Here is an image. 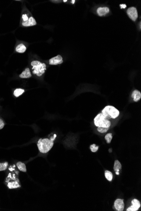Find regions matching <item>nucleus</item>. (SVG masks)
<instances>
[{
  "label": "nucleus",
  "mask_w": 141,
  "mask_h": 211,
  "mask_svg": "<svg viewBox=\"0 0 141 211\" xmlns=\"http://www.w3.org/2000/svg\"><path fill=\"white\" fill-rule=\"evenodd\" d=\"M127 13L129 18L134 22L136 21L138 18V12L137 9L134 7L129 8L127 10Z\"/></svg>",
  "instance_id": "39448f33"
},
{
  "label": "nucleus",
  "mask_w": 141,
  "mask_h": 211,
  "mask_svg": "<svg viewBox=\"0 0 141 211\" xmlns=\"http://www.w3.org/2000/svg\"><path fill=\"white\" fill-rule=\"evenodd\" d=\"M22 18L23 19L24 22H25V21H27L28 20V16H27L26 14H23V16H22Z\"/></svg>",
  "instance_id": "b1692460"
},
{
  "label": "nucleus",
  "mask_w": 141,
  "mask_h": 211,
  "mask_svg": "<svg viewBox=\"0 0 141 211\" xmlns=\"http://www.w3.org/2000/svg\"><path fill=\"white\" fill-rule=\"evenodd\" d=\"M101 113L107 119H116L119 116L120 111L112 105L106 106L102 110Z\"/></svg>",
  "instance_id": "f03ea898"
},
{
  "label": "nucleus",
  "mask_w": 141,
  "mask_h": 211,
  "mask_svg": "<svg viewBox=\"0 0 141 211\" xmlns=\"http://www.w3.org/2000/svg\"><path fill=\"white\" fill-rule=\"evenodd\" d=\"M75 0H72V2H72V3H73V4H74V3H75Z\"/></svg>",
  "instance_id": "a878e982"
},
{
  "label": "nucleus",
  "mask_w": 141,
  "mask_h": 211,
  "mask_svg": "<svg viewBox=\"0 0 141 211\" xmlns=\"http://www.w3.org/2000/svg\"><path fill=\"white\" fill-rule=\"evenodd\" d=\"M120 6L121 9H125L126 7V4H120Z\"/></svg>",
  "instance_id": "393cba45"
},
{
  "label": "nucleus",
  "mask_w": 141,
  "mask_h": 211,
  "mask_svg": "<svg viewBox=\"0 0 141 211\" xmlns=\"http://www.w3.org/2000/svg\"><path fill=\"white\" fill-rule=\"evenodd\" d=\"M8 166V163L5 162L0 163V171H4L6 170Z\"/></svg>",
  "instance_id": "412c9836"
},
{
  "label": "nucleus",
  "mask_w": 141,
  "mask_h": 211,
  "mask_svg": "<svg viewBox=\"0 0 141 211\" xmlns=\"http://www.w3.org/2000/svg\"><path fill=\"white\" fill-rule=\"evenodd\" d=\"M37 23L35 19L33 17H30L27 21L23 22L22 25L24 27H30L35 26L36 25Z\"/></svg>",
  "instance_id": "1a4fd4ad"
},
{
  "label": "nucleus",
  "mask_w": 141,
  "mask_h": 211,
  "mask_svg": "<svg viewBox=\"0 0 141 211\" xmlns=\"http://www.w3.org/2000/svg\"><path fill=\"white\" fill-rule=\"evenodd\" d=\"M132 205L128 208L127 211H137L141 207V203L137 199H134L131 201Z\"/></svg>",
  "instance_id": "423d86ee"
},
{
  "label": "nucleus",
  "mask_w": 141,
  "mask_h": 211,
  "mask_svg": "<svg viewBox=\"0 0 141 211\" xmlns=\"http://www.w3.org/2000/svg\"><path fill=\"white\" fill-rule=\"evenodd\" d=\"M97 12L98 15L100 17H102V16H105L106 14H108L109 12V8L106 7H99L97 9Z\"/></svg>",
  "instance_id": "9d476101"
},
{
  "label": "nucleus",
  "mask_w": 141,
  "mask_h": 211,
  "mask_svg": "<svg viewBox=\"0 0 141 211\" xmlns=\"http://www.w3.org/2000/svg\"><path fill=\"white\" fill-rule=\"evenodd\" d=\"M131 97L135 102H138L141 98V93L138 90H135L133 91Z\"/></svg>",
  "instance_id": "9b49d317"
},
{
  "label": "nucleus",
  "mask_w": 141,
  "mask_h": 211,
  "mask_svg": "<svg viewBox=\"0 0 141 211\" xmlns=\"http://www.w3.org/2000/svg\"><path fill=\"white\" fill-rule=\"evenodd\" d=\"M63 62V58L60 55H58L56 57H52L49 60V64L50 65H60Z\"/></svg>",
  "instance_id": "0eeeda50"
},
{
  "label": "nucleus",
  "mask_w": 141,
  "mask_h": 211,
  "mask_svg": "<svg viewBox=\"0 0 141 211\" xmlns=\"http://www.w3.org/2000/svg\"><path fill=\"white\" fill-rule=\"evenodd\" d=\"M112 139V133H109L106 134L105 136V139L107 143L109 144L111 143Z\"/></svg>",
  "instance_id": "6ab92c4d"
},
{
  "label": "nucleus",
  "mask_w": 141,
  "mask_h": 211,
  "mask_svg": "<svg viewBox=\"0 0 141 211\" xmlns=\"http://www.w3.org/2000/svg\"><path fill=\"white\" fill-rule=\"evenodd\" d=\"M26 50V47L23 43L20 44L16 48V51L17 52L20 53L25 52Z\"/></svg>",
  "instance_id": "ddd939ff"
},
{
  "label": "nucleus",
  "mask_w": 141,
  "mask_h": 211,
  "mask_svg": "<svg viewBox=\"0 0 141 211\" xmlns=\"http://www.w3.org/2000/svg\"><path fill=\"white\" fill-rule=\"evenodd\" d=\"M7 186L9 189H15L20 187V185H19L18 182L16 181L9 182Z\"/></svg>",
  "instance_id": "dca6fc26"
},
{
  "label": "nucleus",
  "mask_w": 141,
  "mask_h": 211,
  "mask_svg": "<svg viewBox=\"0 0 141 211\" xmlns=\"http://www.w3.org/2000/svg\"><path fill=\"white\" fill-rule=\"evenodd\" d=\"M66 1H67V0H63V2H66Z\"/></svg>",
  "instance_id": "bb28decb"
},
{
  "label": "nucleus",
  "mask_w": 141,
  "mask_h": 211,
  "mask_svg": "<svg viewBox=\"0 0 141 211\" xmlns=\"http://www.w3.org/2000/svg\"><path fill=\"white\" fill-rule=\"evenodd\" d=\"M31 65L33 67V73L36 75L38 76H41L44 74L46 70V65L44 63H42L38 61H33L31 63Z\"/></svg>",
  "instance_id": "7ed1b4c3"
},
{
  "label": "nucleus",
  "mask_w": 141,
  "mask_h": 211,
  "mask_svg": "<svg viewBox=\"0 0 141 211\" xmlns=\"http://www.w3.org/2000/svg\"><path fill=\"white\" fill-rule=\"evenodd\" d=\"M24 91H25V90L23 89H17L14 91V95L16 97H18L20 96L23 94V93L24 92Z\"/></svg>",
  "instance_id": "a211bd4d"
},
{
  "label": "nucleus",
  "mask_w": 141,
  "mask_h": 211,
  "mask_svg": "<svg viewBox=\"0 0 141 211\" xmlns=\"http://www.w3.org/2000/svg\"><path fill=\"white\" fill-rule=\"evenodd\" d=\"M105 176L106 179H107L109 182H111L112 181L113 178V174L110 171L106 170L105 171Z\"/></svg>",
  "instance_id": "f3484780"
},
{
  "label": "nucleus",
  "mask_w": 141,
  "mask_h": 211,
  "mask_svg": "<svg viewBox=\"0 0 141 211\" xmlns=\"http://www.w3.org/2000/svg\"><path fill=\"white\" fill-rule=\"evenodd\" d=\"M56 137V134H54L51 139L48 138L39 139L37 142V146L41 153H46L50 150L54 145V141Z\"/></svg>",
  "instance_id": "f257e3e1"
},
{
  "label": "nucleus",
  "mask_w": 141,
  "mask_h": 211,
  "mask_svg": "<svg viewBox=\"0 0 141 211\" xmlns=\"http://www.w3.org/2000/svg\"><path fill=\"white\" fill-rule=\"evenodd\" d=\"M109 128H104V127H98L97 130L98 132L101 133H106L109 130Z\"/></svg>",
  "instance_id": "4be33fe9"
},
{
  "label": "nucleus",
  "mask_w": 141,
  "mask_h": 211,
  "mask_svg": "<svg viewBox=\"0 0 141 211\" xmlns=\"http://www.w3.org/2000/svg\"><path fill=\"white\" fill-rule=\"evenodd\" d=\"M17 168H18L19 170L20 171L25 172L27 171L26 166L24 163H22L21 162H18L17 163Z\"/></svg>",
  "instance_id": "4468645a"
},
{
  "label": "nucleus",
  "mask_w": 141,
  "mask_h": 211,
  "mask_svg": "<svg viewBox=\"0 0 141 211\" xmlns=\"http://www.w3.org/2000/svg\"><path fill=\"white\" fill-rule=\"evenodd\" d=\"M98 148H99L98 146L96 145H95V144H94L93 145H91V146H90V149H91V151H92V152L95 153V152L98 151Z\"/></svg>",
  "instance_id": "aec40b11"
},
{
  "label": "nucleus",
  "mask_w": 141,
  "mask_h": 211,
  "mask_svg": "<svg viewBox=\"0 0 141 211\" xmlns=\"http://www.w3.org/2000/svg\"><path fill=\"white\" fill-rule=\"evenodd\" d=\"M94 123L97 127L106 128H109L111 124L109 120L106 119L101 113H100L95 116L94 119Z\"/></svg>",
  "instance_id": "20e7f679"
},
{
  "label": "nucleus",
  "mask_w": 141,
  "mask_h": 211,
  "mask_svg": "<svg viewBox=\"0 0 141 211\" xmlns=\"http://www.w3.org/2000/svg\"><path fill=\"white\" fill-rule=\"evenodd\" d=\"M31 77L30 70L28 68H26L24 71H23L20 75V77L22 79H28Z\"/></svg>",
  "instance_id": "f8f14e48"
},
{
  "label": "nucleus",
  "mask_w": 141,
  "mask_h": 211,
  "mask_svg": "<svg viewBox=\"0 0 141 211\" xmlns=\"http://www.w3.org/2000/svg\"><path fill=\"white\" fill-rule=\"evenodd\" d=\"M4 126V123L1 119H0V130H1Z\"/></svg>",
  "instance_id": "5701e85b"
},
{
  "label": "nucleus",
  "mask_w": 141,
  "mask_h": 211,
  "mask_svg": "<svg viewBox=\"0 0 141 211\" xmlns=\"http://www.w3.org/2000/svg\"><path fill=\"white\" fill-rule=\"evenodd\" d=\"M114 206L117 211H123L124 210L125 207L123 200L121 199H117L115 201Z\"/></svg>",
  "instance_id": "6e6552de"
},
{
  "label": "nucleus",
  "mask_w": 141,
  "mask_h": 211,
  "mask_svg": "<svg viewBox=\"0 0 141 211\" xmlns=\"http://www.w3.org/2000/svg\"><path fill=\"white\" fill-rule=\"evenodd\" d=\"M122 168V165L120 162L118 160L115 161L114 166V170L116 172H119V171L121 170Z\"/></svg>",
  "instance_id": "2eb2a0df"
}]
</instances>
